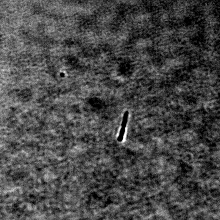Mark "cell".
<instances>
[{
	"label": "cell",
	"mask_w": 220,
	"mask_h": 220,
	"mask_svg": "<svg viewBox=\"0 0 220 220\" xmlns=\"http://www.w3.org/2000/svg\"><path fill=\"white\" fill-rule=\"evenodd\" d=\"M128 111H126L124 113L123 116V120L121 123V128H125V129L127 123L128 121Z\"/></svg>",
	"instance_id": "cell-1"
},
{
	"label": "cell",
	"mask_w": 220,
	"mask_h": 220,
	"mask_svg": "<svg viewBox=\"0 0 220 220\" xmlns=\"http://www.w3.org/2000/svg\"><path fill=\"white\" fill-rule=\"evenodd\" d=\"M125 132V128H121L120 129L119 134V136L117 138V140L119 142H121L122 141L123 138H124V133Z\"/></svg>",
	"instance_id": "cell-2"
}]
</instances>
